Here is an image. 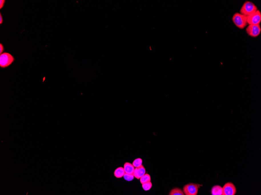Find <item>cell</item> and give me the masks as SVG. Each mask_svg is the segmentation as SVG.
I'll use <instances>...</instances> for the list:
<instances>
[{"mask_svg": "<svg viewBox=\"0 0 261 195\" xmlns=\"http://www.w3.org/2000/svg\"><path fill=\"white\" fill-rule=\"evenodd\" d=\"M233 23L240 29H242L248 25V16L240 13L234 14L232 17Z\"/></svg>", "mask_w": 261, "mask_h": 195, "instance_id": "6da1fadb", "label": "cell"}, {"mask_svg": "<svg viewBox=\"0 0 261 195\" xmlns=\"http://www.w3.org/2000/svg\"><path fill=\"white\" fill-rule=\"evenodd\" d=\"M13 56L8 53L5 52L0 55V67L2 69L7 68L15 61Z\"/></svg>", "mask_w": 261, "mask_h": 195, "instance_id": "7a4b0ae2", "label": "cell"}, {"mask_svg": "<svg viewBox=\"0 0 261 195\" xmlns=\"http://www.w3.org/2000/svg\"><path fill=\"white\" fill-rule=\"evenodd\" d=\"M257 10L256 6L253 3L247 1L245 2L242 6L240 11V13L241 14L248 16L256 12Z\"/></svg>", "mask_w": 261, "mask_h": 195, "instance_id": "3957f363", "label": "cell"}, {"mask_svg": "<svg viewBox=\"0 0 261 195\" xmlns=\"http://www.w3.org/2000/svg\"><path fill=\"white\" fill-rule=\"evenodd\" d=\"M200 186L199 184L196 183H188L183 186V192L186 195H197Z\"/></svg>", "mask_w": 261, "mask_h": 195, "instance_id": "277c9868", "label": "cell"}, {"mask_svg": "<svg viewBox=\"0 0 261 195\" xmlns=\"http://www.w3.org/2000/svg\"><path fill=\"white\" fill-rule=\"evenodd\" d=\"M261 28L260 24L258 25H249L246 29V32L250 36L256 38L261 33Z\"/></svg>", "mask_w": 261, "mask_h": 195, "instance_id": "5b68a950", "label": "cell"}, {"mask_svg": "<svg viewBox=\"0 0 261 195\" xmlns=\"http://www.w3.org/2000/svg\"><path fill=\"white\" fill-rule=\"evenodd\" d=\"M261 22V13L259 10H257L256 12L248 16V24L249 25H258Z\"/></svg>", "mask_w": 261, "mask_h": 195, "instance_id": "8992f818", "label": "cell"}, {"mask_svg": "<svg viewBox=\"0 0 261 195\" xmlns=\"http://www.w3.org/2000/svg\"><path fill=\"white\" fill-rule=\"evenodd\" d=\"M222 189V195H234L236 193V188L231 182L226 183L224 185Z\"/></svg>", "mask_w": 261, "mask_h": 195, "instance_id": "52a82bcc", "label": "cell"}, {"mask_svg": "<svg viewBox=\"0 0 261 195\" xmlns=\"http://www.w3.org/2000/svg\"><path fill=\"white\" fill-rule=\"evenodd\" d=\"M146 173L145 169L143 165L137 167H135L134 172L133 173V175L134 178L137 179H140V178Z\"/></svg>", "mask_w": 261, "mask_h": 195, "instance_id": "ba28073f", "label": "cell"}, {"mask_svg": "<svg viewBox=\"0 0 261 195\" xmlns=\"http://www.w3.org/2000/svg\"><path fill=\"white\" fill-rule=\"evenodd\" d=\"M123 167L125 173L133 175L135 167L132 164L128 162H125L124 164Z\"/></svg>", "mask_w": 261, "mask_h": 195, "instance_id": "9c48e42d", "label": "cell"}, {"mask_svg": "<svg viewBox=\"0 0 261 195\" xmlns=\"http://www.w3.org/2000/svg\"><path fill=\"white\" fill-rule=\"evenodd\" d=\"M113 174H114L115 177L117 179H120V178L123 177V176L125 174L124 167H118L114 171Z\"/></svg>", "mask_w": 261, "mask_h": 195, "instance_id": "30bf717a", "label": "cell"}, {"mask_svg": "<svg viewBox=\"0 0 261 195\" xmlns=\"http://www.w3.org/2000/svg\"><path fill=\"white\" fill-rule=\"evenodd\" d=\"M211 194L212 195H222V187L218 185L214 186L211 190Z\"/></svg>", "mask_w": 261, "mask_h": 195, "instance_id": "8fae6325", "label": "cell"}, {"mask_svg": "<svg viewBox=\"0 0 261 195\" xmlns=\"http://www.w3.org/2000/svg\"><path fill=\"white\" fill-rule=\"evenodd\" d=\"M169 195H184L183 192L179 188H175L170 192Z\"/></svg>", "mask_w": 261, "mask_h": 195, "instance_id": "7c38bea8", "label": "cell"}, {"mask_svg": "<svg viewBox=\"0 0 261 195\" xmlns=\"http://www.w3.org/2000/svg\"><path fill=\"white\" fill-rule=\"evenodd\" d=\"M150 181H151L150 176L148 173H145L140 179V182L142 184L147 182H150Z\"/></svg>", "mask_w": 261, "mask_h": 195, "instance_id": "4fadbf2b", "label": "cell"}, {"mask_svg": "<svg viewBox=\"0 0 261 195\" xmlns=\"http://www.w3.org/2000/svg\"><path fill=\"white\" fill-rule=\"evenodd\" d=\"M134 167H137L142 165V160L141 158H137L134 160L132 163Z\"/></svg>", "mask_w": 261, "mask_h": 195, "instance_id": "5bb4252c", "label": "cell"}, {"mask_svg": "<svg viewBox=\"0 0 261 195\" xmlns=\"http://www.w3.org/2000/svg\"><path fill=\"white\" fill-rule=\"evenodd\" d=\"M142 185V188L144 190L146 191L150 190L152 186V183L150 181V182H147L146 183H143Z\"/></svg>", "mask_w": 261, "mask_h": 195, "instance_id": "9a60e30c", "label": "cell"}, {"mask_svg": "<svg viewBox=\"0 0 261 195\" xmlns=\"http://www.w3.org/2000/svg\"><path fill=\"white\" fill-rule=\"evenodd\" d=\"M123 178L125 180L127 181H131L134 179V176L133 174H128L125 173L123 176Z\"/></svg>", "mask_w": 261, "mask_h": 195, "instance_id": "2e32d148", "label": "cell"}, {"mask_svg": "<svg viewBox=\"0 0 261 195\" xmlns=\"http://www.w3.org/2000/svg\"><path fill=\"white\" fill-rule=\"evenodd\" d=\"M5 2H6V1H5V0H1L0 1V9H1L2 8H3L4 5H5Z\"/></svg>", "mask_w": 261, "mask_h": 195, "instance_id": "e0dca14e", "label": "cell"}, {"mask_svg": "<svg viewBox=\"0 0 261 195\" xmlns=\"http://www.w3.org/2000/svg\"><path fill=\"white\" fill-rule=\"evenodd\" d=\"M4 47L3 46V45H2L1 43L0 44V54H1L3 53V52H4Z\"/></svg>", "mask_w": 261, "mask_h": 195, "instance_id": "ac0fdd59", "label": "cell"}, {"mask_svg": "<svg viewBox=\"0 0 261 195\" xmlns=\"http://www.w3.org/2000/svg\"><path fill=\"white\" fill-rule=\"evenodd\" d=\"M3 22V16H2L1 13H0V24L1 25Z\"/></svg>", "mask_w": 261, "mask_h": 195, "instance_id": "d6986e66", "label": "cell"}]
</instances>
